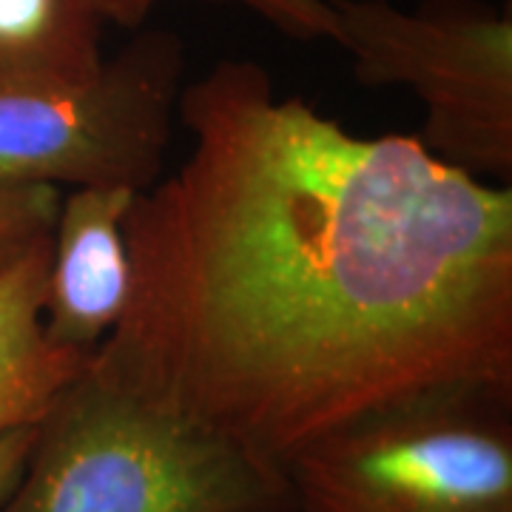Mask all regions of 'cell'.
Returning <instances> with one entry per match:
<instances>
[{
  "label": "cell",
  "instance_id": "obj_5",
  "mask_svg": "<svg viewBox=\"0 0 512 512\" xmlns=\"http://www.w3.org/2000/svg\"><path fill=\"white\" fill-rule=\"evenodd\" d=\"M183 86L180 35L137 29L86 80L0 89V188L146 191L163 177Z\"/></svg>",
  "mask_w": 512,
  "mask_h": 512
},
{
  "label": "cell",
  "instance_id": "obj_8",
  "mask_svg": "<svg viewBox=\"0 0 512 512\" xmlns=\"http://www.w3.org/2000/svg\"><path fill=\"white\" fill-rule=\"evenodd\" d=\"M103 29L97 0H0V89L92 77L106 57Z\"/></svg>",
  "mask_w": 512,
  "mask_h": 512
},
{
  "label": "cell",
  "instance_id": "obj_10",
  "mask_svg": "<svg viewBox=\"0 0 512 512\" xmlns=\"http://www.w3.org/2000/svg\"><path fill=\"white\" fill-rule=\"evenodd\" d=\"M60 188H0V274L55 225Z\"/></svg>",
  "mask_w": 512,
  "mask_h": 512
},
{
  "label": "cell",
  "instance_id": "obj_4",
  "mask_svg": "<svg viewBox=\"0 0 512 512\" xmlns=\"http://www.w3.org/2000/svg\"><path fill=\"white\" fill-rule=\"evenodd\" d=\"M330 43L370 89L419 100L416 134L441 163L493 185L512 180V12L484 0H328Z\"/></svg>",
  "mask_w": 512,
  "mask_h": 512
},
{
  "label": "cell",
  "instance_id": "obj_11",
  "mask_svg": "<svg viewBox=\"0 0 512 512\" xmlns=\"http://www.w3.org/2000/svg\"><path fill=\"white\" fill-rule=\"evenodd\" d=\"M32 439H35V424L32 427H20V430L0 439V504L6 501V495L12 493L15 481L20 478V470L26 464Z\"/></svg>",
  "mask_w": 512,
  "mask_h": 512
},
{
  "label": "cell",
  "instance_id": "obj_3",
  "mask_svg": "<svg viewBox=\"0 0 512 512\" xmlns=\"http://www.w3.org/2000/svg\"><path fill=\"white\" fill-rule=\"evenodd\" d=\"M296 512H512V387L370 407L282 461Z\"/></svg>",
  "mask_w": 512,
  "mask_h": 512
},
{
  "label": "cell",
  "instance_id": "obj_6",
  "mask_svg": "<svg viewBox=\"0 0 512 512\" xmlns=\"http://www.w3.org/2000/svg\"><path fill=\"white\" fill-rule=\"evenodd\" d=\"M137 194L126 185L60 194L43 299V328L60 348L92 356L120 325L131 282L126 217Z\"/></svg>",
  "mask_w": 512,
  "mask_h": 512
},
{
  "label": "cell",
  "instance_id": "obj_12",
  "mask_svg": "<svg viewBox=\"0 0 512 512\" xmlns=\"http://www.w3.org/2000/svg\"><path fill=\"white\" fill-rule=\"evenodd\" d=\"M279 512H296V510H293V507H291V510H279Z\"/></svg>",
  "mask_w": 512,
  "mask_h": 512
},
{
  "label": "cell",
  "instance_id": "obj_1",
  "mask_svg": "<svg viewBox=\"0 0 512 512\" xmlns=\"http://www.w3.org/2000/svg\"><path fill=\"white\" fill-rule=\"evenodd\" d=\"M191 148L126 217V313L94 350L262 458L444 384L512 387V191L416 134H353L268 69L185 83Z\"/></svg>",
  "mask_w": 512,
  "mask_h": 512
},
{
  "label": "cell",
  "instance_id": "obj_2",
  "mask_svg": "<svg viewBox=\"0 0 512 512\" xmlns=\"http://www.w3.org/2000/svg\"><path fill=\"white\" fill-rule=\"evenodd\" d=\"M282 467L89 362L46 416L0 512H279Z\"/></svg>",
  "mask_w": 512,
  "mask_h": 512
},
{
  "label": "cell",
  "instance_id": "obj_7",
  "mask_svg": "<svg viewBox=\"0 0 512 512\" xmlns=\"http://www.w3.org/2000/svg\"><path fill=\"white\" fill-rule=\"evenodd\" d=\"M52 231L0 274V439L46 416L92 356L55 345L43 328Z\"/></svg>",
  "mask_w": 512,
  "mask_h": 512
},
{
  "label": "cell",
  "instance_id": "obj_9",
  "mask_svg": "<svg viewBox=\"0 0 512 512\" xmlns=\"http://www.w3.org/2000/svg\"><path fill=\"white\" fill-rule=\"evenodd\" d=\"M106 23L123 29H143L148 15L165 0H97ZM208 3H234L262 18L276 32L293 40H330L333 18L328 0H208Z\"/></svg>",
  "mask_w": 512,
  "mask_h": 512
}]
</instances>
